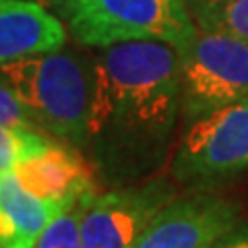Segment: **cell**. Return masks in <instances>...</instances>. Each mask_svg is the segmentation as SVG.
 I'll use <instances>...</instances> for the list:
<instances>
[{"mask_svg":"<svg viewBox=\"0 0 248 248\" xmlns=\"http://www.w3.org/2000/svg\"><path fill=\"white\" fill-rule=\"evenodd\" d=\"M199 27L219 29L248 42V0H228L207 19L197 23Z\"/></svg>","mask_w":248,"mask_h":248,"instance_id":"cell-13","label":"cell"},{"mask_svg":"<svg viewBox=\"0 0 248 248\" xmlns=\"http://www.w3.org/2000/svg\"><path fill=\"white\" fill-rule=\"evenodd\" d=\"M54 141L40 128L0 124V174L15 172L19 164L33 157Z\"/></svg>","mask_w":248,"mask_h":248,"instance_id":"cell-11","label":"cell"},{"mask_svg":"<svg viewBox=\"0 0 248 248\" xmlns=\"http://www.w3.org/2000/svg\"><path fill=\"white\" fill-rule=\"evenodd\" d=\"M228 0H184L186 9H188L190 17L195 19V23L207 19L209 15H213L217 9H221Z\"/></svg>","mask_w":248,"mask_h":248,"instance_id":"cell-16","label":"cell"},{"mask_svg":"<svg viewBox=\"0 0 248 248\" xmlns=\"http://www.w3.org/2000/svg\"><path fill=\"white\" fill-rule=\"evenodd\" d=\"M211 248H248V221H240L234 230L219 238Z\"/></svg>","mask_w":248,"mask_h":248,"instance_id":"cell-15","label":"cell"},{"mask_svg":"<svg viewBox=\"0 0 248 248\" xmlns=\"http://www.w3.org/2000/svg\"><path fill=\"white\" fill-rule=\"evenodd\" d=\"M95 195L97 192L85 195L68 211L58 215L50 223V228L44 232V236L37 240L35 248H81V219Z\"/></svg>","mask_w":248,"mask_h":248,"instance_id":"cell-12","label":"cell"},{"mask_svg":"<svg viewBox=\"0 0 248 248\" xmlns=\"http://www.w3.org/2000/svg\"><path fill=\"white\" fill-rule=\"evenodd\" d=\"M0 79L17 93L46 135L87 151L95 87L93 54L54 50L0 64Z\"/></svg>","mask_w":248,"mask_h":248,"instance_id":"cell-2","label":"cell"},{"mask_svg":"<svg viewBox=\"0 0 248 248\" xmlns=\"http://www.w3.org/2000/svg\"><path fill=\"white\" fill-rule=\"evenodd\" d=\"M0 124H11V126H23V128H40L35 120L31 118L29 110L17 97V93L2 79H0Z\"/></svg>","mask_w":248,"mask_h":248,"instance_id":"cell-14","label":"cell"},{"mask_svg":"<svg viewBox=\"0 0 248 248\" xmlns=\"http://www.w3.org/2000/svg\"><path fill=\"white\" fill-rule=\"evenodd\" d=\"M68 209L46 203L15 172L0 174V248H35L50 223Z\"/></svg>","mask_w":248,"mask_h":248,"instance_id":"cell-10","label":"cell"},{"mask_svg":"<svg viewBox=\"0 0 248 248\" xmlns=\"http://www.w3.org/2000/svg\"><path fill=\"white\" fill-rule=\"evenodd\" d=\"M21 184L46 203L71 209L85 195L97 192L95 170L81 149L58 139L33 157L17 166Z\"/></svg>","mask_w":248,"mask_h":248,"instance_id":"cell-8","label":"cell"},{"mask_svg":"<svg viewBox=\"0 0 248 248\" xmlns=\"http://www.w3.org/2000/svg\"><path fill=\"white\" fill-rule=\"evenodd\" d=\"M176 197L172 176L97 192L81 219V248H133L149 221Z\"/></svg>","mask_w":248,"mask_h":248,"instance_id":"cell-6","label":"cell"},{"mask_svg":"<svg viewBox=\"0 0 248 248\" xmlns=\"http://www.w3.org/2000/svg\"><path fill=\"white\" fill-rule=\"evenodd\" d=\"M89 114L87 155L112 188L155 178L176 149L182 120L180 56L166 42L99 48Z\"/></svg>","mask_w":248,"mask_h":248,"instance_id":"cell-1","label":"cell"},{"mask_svg":"<svg viewBox=\"0 0 248 248\" xmlns=\"http://www.w3.org/2000/svg\"><path fill=\"white\" fill-rule=\"evenodd\" d=\"M248 168V95L184 126L170 176L190 190H209Z\"/></svg>","mask_w":248,"mask_h":248,"instance_id":"cell-5","label":"cell"},{"mask_svg":"<svg viewBox=\"0 0 248 248\" xmlns=\"http://www.w3.org/2000/svg\"><path fill=\"white\" fill-rule=\"evenodd\" d=\"M242 221L236 201L211 190L178 195L149 221L133 248H211Z\"/></svg>","mask_w":248,"mask_h":248,"instance_id":"cell-7","label":"cell"},{"mask_svg":"<svg viewBox=\"0 0 248 248\" xmlns=\"http://www.w3.org/2000/svg\"><path fill=\"white\" fill-rule=\"evenodd\" d=\"M68 27L33 0H0V64L62 50Z\"/></svg>","mask_w":248,"mask_h":248,"instance_id":"cell-9","label":"cell"},{"mask_svg":"<svg viewBox=\"0 0 248 248\" xmlns=\"http://www.w3.org/2000/svg\"><path fill=\"white\" fill-rule=\"evenodd\" d=\"M178 56L184 126L248 95V42L197 25Z\"/></svg>","mask_w":248,"mask_h":248,"instance_id":"cell-4","label":"cell"},{"mask_svg":"<svg viewBox=\"0 0 248 248\" xmlns=\"http://www.w3.org/2000/svg\"><path fill=\"white\" fill-rule=\"evenodd\" d=\"M64 21L77 44L95 50L145 40L182 50L197 31L184 0H77Z\"/></svg>","mask_w":248,"mask_h":248,"instance_id":"cell-3","label":"cell"},{"mask_svg":"<svg viewBox=\"0 0 248 248\" xmlns=\"http://www.w3.org/2000/svg\"><path fill=\"white\" fill-rule=\"evenodd\" d=\"M33 2H37V4H42V6H46V9H50L52 13L56 11L62 19L68 15V11L73 9V4L77 2V0H33Z\"/></svg>","mask_w":248,"mask_h":248,"instance_id":"cell-17","label":"cell"}]
</instances>
